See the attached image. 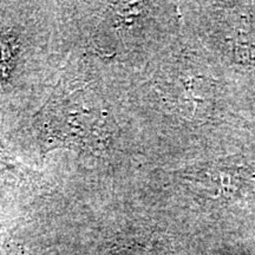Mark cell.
<instances>
[{"instance_id":"6da1fadb","label":"cell","mask_w":255,"mask_h":255,"mask_svg":"<svg viewBox=\"0 0 255 255\" xmlns=\"http://www.w3.org/2000/svg\"><path fill=\"white\" fill-rule=\"evenodd\" d=\"M247 177L246 168L241 164H218L203 175V183L216 188L219 194L235 193Z\"/></svg>"}]
</instances>
